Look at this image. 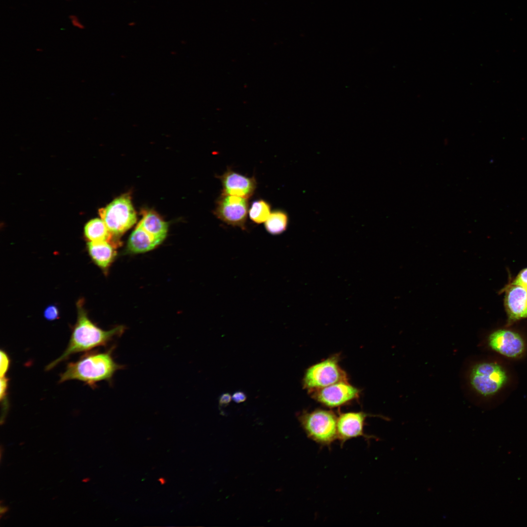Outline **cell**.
<instances>
[{
  "label": "cell",
  "mask_w": 527,
  "mask_h": 527,
  "mask_svg": "<svg viewBox=\"0 0 527 527\" xmlns=\"http://www.w3.org/2000/svg\"><path fill=\"white\" fill-rule=\"evenodd\" d=\"M77 306V320L67 347L58 358L47 365L46 370L52 369L73 354L87 351L96 347L105 345L113 336L117 335L122 331V328L121 327L106 331L97 326L89 318L83 307L82 300L78 301Z\"/></svg>",
  "instance_id": "6da1fadb"
},
{
  "label": "cell",
  "mask_w": 527,
  "mask_h": 527,
  "mask_svg": "<svg viewBox=\"0 0 527 527\" xmlns=\"http://www.w3.org/2000/svg\"><path fill=\"white\" fill-rule=\"evenodd\" d=\"M120 368L110 352L88 354L68 364L61 374L59 382L76 380L93 386L98 382L110 380Z\"/></svg>",
  "instance_id": "7a4b0ae2"
},
{
  "label": "cell",
  "mask_w": 527,
  "mask_h": 527,
  "mask_svg": "<svg viewBox=\"0 0 527 527\" xmlns=\"http://www.w3.org/2000/svg\"><path fill=\"white\" fill-rule=\"evenodd\" d=\"M298 419L307 437L321 446L331 448L337 440L338 417L331 410L303 411Z\"/></svg>",
  "instance_id": "3957f363"
},
{
  "label": "cell",
  "mask_w": 527,
  "mask_h": 527,
  "mask_svg": "<svg viewBox=\"0 0 527 527\" xmlns=\"http://www.w3.org/2000/svg\"><path fill=\"white\" fill-rule=\"evenodd\" d=\"M101 219L115 237L122 234L136 222L137 216L130 198L122 195L99 210Z\"/></svg>",
  "instance_id": "277c9868"
},
{
  "label": "cell",
  "mask_w": 527,
  "mask_h": 527,
  "mask_svg": "<svg viewBox=\"0 0 527 527\" xmlns=\"http://www.w3.org/2000/svg\"><path fill=\"white\" fill-rule=\"evenodd\" d=\"M339 356L332 355L309 367L305 371L303 385L308 391L347 381L346 372L340 367Z\"/></svg>",
  "instance_id": "5b68a950"
},
{
  "label": "cell",
  "mask_w": 527,
  "mask_h": 527,
  "mask_svg": "<svg viewBox=\"0 0 527 527\" xmlns=\"http://www.w3.org/2000/svg\"><path fill=\"white\" fill-rule=\"evenodd\" d=\"M469 380L477 393L488 396L498 392L507 383V377L503 368L494 363H482L471 369Z\"/></svg>",
  "instance_id": "8992f818"
},
{
  "label": "cell",
  "mask_w": 527,
  "mask_h": 527,
  "mask_svg": "<svg viewBox=\"0 0 527 527\" xmlns=\"http://www.w3.org/2000/svg\"><path fill=\"white\" fill-rule=\"evenodd\" d=\"M248 208V199L221 194L216 201L214 212L219 219L225 223L244 229Z\"/></svg>",
  "instance_id": "52a82bcc"
},
{
  "label": "cell",
  "mask_w": 527,
  "mask_h": 527,
  "mask_svg": "<svg viewBox=\"0 0 527 527\" xmlns=\"http://www.w3.org/2000/svg\"><path fill=\"white\" fill-rule=\"evenodd\" d=\"M311 397L329 407L345 405L359 397L360 390L348 381H342L324 387L308 391Z\"/></svg>",
  "instance_id": "ba28073f"
},
{
  "label": "cell",
  "mask_w": 527,
  "mask_h": 527,
  "mask_svg": "<svg viewBox=\"0 0 527 527\" xmlns=\"http://www.w3.org/2000/svg\"><path fill=\"white\" fill-rule=\"evenodd\" d=\"M367 414L364 412H348L340 414L337 419V440L340 446L353 438L362 437L369 441L374 436L364 431Z\"/></svg>",
  "instance_id": "9c48e42d"
},
{
  "label": "cell",
  "mask_w": 527,
  "mask_h": 527,
  "mask_svg": "<svg viewBox=\"0 0 527 527\" xmlns=\"http://www.w3.org/2000/svg\"><path fill=\"white\" fill-rule=\"evenodd\" d=\"M488 344L494 350L510 358L519 357L525 350V343L521 336L507 329L492 333L488 337Z\"/></svg>",
  "instance_id": "30bf717a"
},
{
  "label": "cell",
  "mask_w": 527,
  "mask_h": 527,
  "mask_svg": "<svg viewBox=\"0 0 527 527\" xmlns=\"http://www.w3.org/2000/svg\"><path fill=\"white\" fill-rule=\"evenodd\" d=\"M222 185V194L237 196L248 199L257 187L254 177H248L228 168L218 176Z\"/></svg>",
  "instance_id": "8fae6325"
},
{
  "label": "cell",
  "mask_w": 527,
  "mask_h": 527,
  "mask_svg": "<svg viewBox=\"0 0 527 527\" xmlns=\"http://www.w3.org/2000/svg\"><path fill=\"white\" fill-rule=\"evenodd\" d=\"M505 304L510 322L527 318V290L513 283L507 288Z\"/></svg>",
  "instance_id": "7c38bea8"
},
{
  "label": "cell",
  "mask_w": 527,
  "mask_h": 527,
  "mask_svg": "<svg viewBox=\"0 0 527 527\" xmlns=\"http://www.w3.org/2000/svg\"><path fill=\"white\" fill-rule=\"evenodd\" d=\"M116 245L107 241L89 242L87 248L94 263L103 270L107 269L113 261L116 251Z\"/></svg>",
  "instance_id": "4fadbf2b"
},
{
  "label": "cell",
  "mask_w": 527,
  "mask_h": 527,
  "mask_svg": "<svg viewBox=\"0 0 527 527\" xmlns=\"http://www.w3.org/2000/svg\"><path fill=\"white\" fill-rule=\"evenodd\" d=\"M162 242L137 225L129 237L127 248L134 253H140L154 249Z\"/></svg>",
  "instance_id": "5bb4252c"
},
{
  "label": "cell",
  "mask_w": 527,
  "mask_h": 527,
  "mask_svg": "<svg viewBox=\"0 0 527 527\" xmlns=\"http://www.w3.org/2000/svg\"><path fill=\"white\" fill-rule=\"evenodd\" d=\"M138 225L161 242L167 235V223L153 211L145 212Z\"/></svg>",
  "instance_id": "9a60e30c"
},
{
  "label": "cell",
  "mask_w": 527,
  "mask_h": 527,
  "mask_svg": "<svg viewBox=\"0 0 527 527\" xmlns=\"http://www.w3.org/2000/svg\"><path fill=\"white\" fill-rule=\"evenodd\" d=\"M84 232L89 242L107 241L116 245V242L113 240L115 236L109 231L102 219H94L89 221L84 227Z\"/></svg>",
  "instance_id": "2e32d148"
},
{
  "label": "cell",
  "mask_w": 527,
  "mask_h": 527,
  "mask_svg": "<svg viewBox=\"0 0 527 527\" xmlns=\"http://www.w3.org/2000/svg\"><path fill=\"white\" fill-rule=\"evenodd\" d=\"M288 223L287 214L283 210H276L271 212L264 222V226L266 230L270 234L278 235L286 230Z\"/></svg>",
  "instance_id": "e0dca14e"
},
{
  "label": "cell",
  "mask_w": 527,
  "mask_h": 527,
  "mask_svg": "<svg viewBox=\"0 0 527 527\" xmlns=\"http://www.w3.org/2000/svg\"><path fill=\"white\" fill-rule=\"evenodd\" d=\"M270 204L263 200L253 202L249 210L250 219L256 223H264L269 217L271 212Z\"/></svg>",
  "instance_id": "ac0fdd59"
},
{
  "label": "cell",
  "mask_w": 527,
  "mask_h": 527,
  "mask_svg": "<svg viewBox=\"0 0 527 527\" xmlns=\"http://www.w3.org/2000/svg\"><path fill=\"white\" fill-rule=\"evenodd\" d=\"M9 379L6 376L0 378V399L2 404V416L1 422L5 418L8 409V389Z\"/></svg>",
  "instance_id": "d6986e66"
},
{
  "label": "cell",
  "mask_w": 527,
  "mask_h": 527,
  "mask_svg": "<svg viewBox=\"0 0 527 527\" xmlns=\"http://www.w3.org/2000/svg\"><path fill=\"white\" fill-rule=\"evenodd\" d=\"M0 378L6 376V374L8 371L10 360L7 354L2 350L0 351Z\"/></svg>",
  "instance_id": "ffe728a7"
},
{
  "label": "cell",
  "mask_w": 527,
  "mask_h": 527,
  "mask_svg": "<svg viewBox=\"0 0 527 527\" xmlns=\"http://www.w3.org/2000/svg\"><path fill=\"white\" fill-rule=\"evenodd\" d=\"M43 314L47 320H55L58 319L59 316L58 308L55 305H49L46 308Z\"/></svg>",
  "instance_id": "44dd1931"
},
{
  "label": "cell",
  "mask_w": 527,
  "mask_h": 527,
  "mask_svg": "<svg viewBox=\"0 0 527 527\" xmlns=\"http://www.w3.org/2000/svg\"><path fill=\"white\" fill-rule=\"evenodd\" d=\"M527 290V268L522 270L517 276L513 282Z\"/></svg>",
  "instance_id": "7402d4cb"
},
{
  "label": "cell",
  "mask_w": 527,
  "mask_h": 527,
  "mask_svg": "<svg viewBox=\"0 0 527 527\" xmlns=\"http://www.w3.org/2000/svg\"><path fill=\"white\" fill-rule=\"evenodd\" d=\"M69 19L71 21V24L74 27L80 30H83L85 28L84 25L80 21V19L76 15H70L69 16Z\"/></svg>",
  "instance_id": "603a6c76"
},
{
  "label": "cell",
  "mask_w": 527,
  "mask_h": 527,
  "mask_svg": "<svg viewBox=\"0 0 527 527\" xmlns=\"http://www.w3.org/2000/svg\"><path fill=\"white\" fill-rule=\"evenodd\" d=\"M232 399L237 403H242L246 400V395L243 391H236L233 394Z\"/></svg>",
  "instance_id": "cb8c5ba5"
},
{
  "label": "cell",
  "mask_w": 527,
  "mask_h": 527,
  "mask_svg": "<svg viewBox=\"0 0 527 527\" xmlns=\"http://www.w3.org/2000/svg\"><path fill=\"white\" fill-rule=\"evenodd\" d=\"M232 397L230 394L225 393L222 394L219 399L220 406H226L231 402Z\"/></svg>",
  "instance_id": "d4e9b609"
},
{
  "label": "cell",
  "mask_w": 527,
  "mask_h": 527,
  "mask_svg": "<svg viewBox=\"0 0 527 527\" xmlns=\"http://www.w3.org/2000/svg\"><path fill=\"white\" fill-rule=\"evenodd\" d=\"M7 509H8V508L7 507L1 506L0 507V513L1 514L4 513L5 512H6L7 511Z\"/></svg>",
  "instance_id": "484cf974"
},
{
  "label": "cell",
  "mask_w": 527,
  "mask_h": 527,
  "mask_svg": "<svg viewBox=\"0 0 527 527\" xmlns=\"http://www.w3.org/2000/svg\"><path fill=\"white\" fill-rule=\"evenodd\" d=\"M66 1H70L71 0H65Z\"/></svg>",
  "instance_id": "4316f807"
}]
</instances>
